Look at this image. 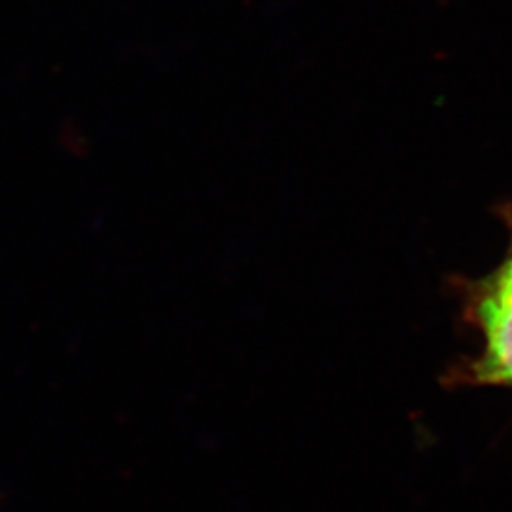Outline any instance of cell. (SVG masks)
Returning <instances> with one entry per match:
<instances>
[{
	"label": "cell",
	"mask_w": 512,
	"mask_h": 512,
	"mask_svg": "<svg viewBox=\"0 0 512 512\" xmlns=\"http://www.w3.org/2000/svg\"><path fill=\"white\" fill-rule=\"evenodd\" d=\"M473 313L484 344L469 368L471 382L512 387V298L482 285Z\"/></svg>",
	"instance_id": "cell-1"
},
{
	"label": "cell",
	"mask_w": 512,
	"mask_h": 512,
	"mask_svg": "<svg viewBox=\"0 0 512 512\" xmlns=\"http://www.w3.org/2000/svg\"><path fill=\"white\" fill-rule=\"evenodd\" d=\"M484 287L512 298V251L509 258L503 262V266L484 283Z\"/></svg>",
	"instance_id": "cell-2"
}]
</instances>
